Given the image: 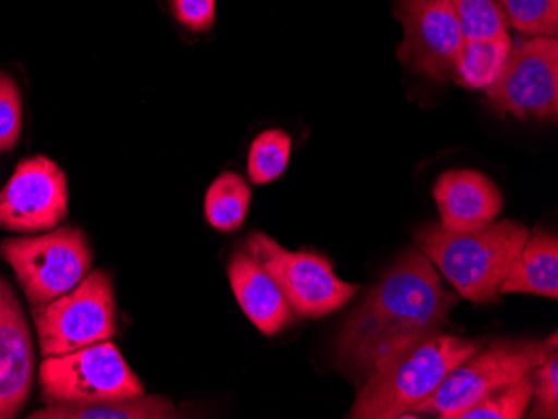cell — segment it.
<instances>
[{"label": "cell", "instance_id": "6da1fadb", "mask_svg": "<svg viewBox=\"0 0 558 419\" xmlns=\"http://www.w3.org/2000/svg\"><path fill=\"white\" fill-rule=\"evenodd\" d=\"M459 299L422 251L407 249L351 312L337 340V362L368 377L410 344L444 330Z\"/></svg>", "mask_w": 558, "mask_h": 419}, {"label": "cell", "instance_id": "7a4b0ae2", "mask_svg": "<svg viewBox=\"0 0 558 419\" xmlns=\"http://www.w3.org/2000/svg\"><path fill=\"white\" fill-rule=\"evenodd\" d=\"M529 236V227L504 219L466 231L428 224L415 241L462 298L485 305L500 299L501 286Z\"/></svg>", "mask_w": 558, "mask_h": 419}, {"label": "cell", "instance_id": "3957f363", "mask_svg": "<svg viewBox=\"0 0 558 419\" xmlns=\"http://www.w3.org/2000/svg\"><path fill=\"white\" fill-rule=\"evenodd\" d=\"M478 348L476 341L444 331L410 344L366 377L348 418H415L413 411Z\"/></svg>", "mask_w": 558, "mask_h": 419}, {"label": "cell", "instance_id": "277c9868", "mask_svg": "<svg viewBox=\"0 0 558 419\" xmlns=\"http://www.w3.org/2000/svg\"><path fill=\"white\" fill-rule=\"evenodd\" d=\"M557 355V334L545 341H495L457 366L413 415L459 419L465 409L487 398L488 394L529 377Z\"/></svg>", "mask_w": 558, "mask_h": 419}, {"label": "cell", "instance_id": "5b68a950", "mask_svg": "<svg viewBox=\"0 0 558 419\" xmlns=\"http://www.w3.org/2000/svg\"><path fill=\"white\" fill-rule=\"evenodd\" d=\"M0 256L14 269L19 286L34 308L74 289L93 271V249L83 230L59 227L37 237L0 243Z\"/></svg>", "mask_w": 558, "mask_h": 419}, {"label": "cell", "instance_id": "8992f818", "mask_svg": "<svg viewBox=\"0 0 558 419\" xmlns=\"http://www.w3.org/2000/svg\"><path fill=\"white\" fill-rule=\"evenodd\" d=\"M33 318L44 358L111 340L116 334L111 278L105 271H90L74 289L34 308Z\"/></svg>", "mask_w": 558, "mask_h": 419}, {"label": "cell", "instance_id": "52a82bcc", "mask_svg": "<svg viewBox=\"0 0 558 419\" xmlns=\"http://www.w3.org/2000/svg\"><path fill=\"white\" fill-rule=\"evenodd\" d=\"M246 249L258 258L300 318L340 311L360 291L359 284L340 280L325 256L290 251L268 234H251Z\"/></svg>", "mask_w": 558, "mask_h": 419}, {"label": "cell", "instance_id": "ba28073f", "mask_svg": "<svg viewBox=\"0 0 558 419\" xmlns=\"http://www.w3.org/2000/svg\"><path fill=\"white\" fill-rule=\"evenodd\" d=\"M40 386L47 403H93L144 394L140 378L111 341L47 356L40 365Z\"/></svg>", "mask_w": 558, "mask_h": 419}, {"label": "cell", "instance_id": "9c48e42d", "mask_svg": "<svg viewBox=\"0 0 558 419\" xmlns=\"http://www.w3.org/2000/svg\"><path fill=\"white\" fill-rule=\"evenodd\" d=\"M492 109L517 119L555 121L558 115V42L534 37L510 52L498 79L487 89Z\"/></svg>", "mask_w": 558, "mask_h": 419}, {"label": "cell", "instance_id": "30bf717a", "mask_svg": "<svg viewBox=\"0 0 558 419\" xmlns=\"http://www.w3.org/2000/svg\"><path fill=\"white\" fill-rule=\"evenodd\" d=\"M395 15L403 26L401 64L438 83L451 79L463 44L451 0H395Z\"/></svg>", "mask_w": 558, "mask_h": 419}, {"label": "cell", "instance_id": "8fae6325", "mask_svg": "<svg viewBox=\"0 0 558 419\" xmlns=\"http://www.w3.org/2000/svg\"><path fill=\"white\" fill-rule=\"evenodd\" d=\"M69 214L68 177L46 156L22 159L0 189V230L40 234L56 230Z\"/></svg>", "mask_w": 558, "mask_h": 419}, {"label": "cell", "instance_id": "7c38bea8", "mask_svg": "<svg viewBox=\"0 0 558 419\" xmlns=\"http://www.w3.org/2000/svg\"><path fill=\"white\" fill-rule=\"evenodd\" d=\"M34 380V348L21 303L0 278V419L24 408Z\"/></svg>", "mask_w": 558, "mask_h": 419}, {"label": "cell", "instance_id": "4fadbf2b", "mask_svg": "<svg viewBox=\"0 0 558 419\" xmlns=\"http://www.w3.org/2000/svg\"><path fill=\"white\" fill-rule=\"evenodd\" d=\"M228 278L238 305L263 334L275 336L296 324V315L283 291L247 249L231 258Z\"/></svg>", "mask_w": 558, "mask_h": 419}, {"label": "cell", "instance_id": "5bb4252c", "mask_svg": "<svg viewBox=\"0 0 558 419\" xmlns=\"http://www.w3.org/2000/svg\"><path fill=\"white\" fill-rule=\"evenodd\" d=\"M441 226L451 231L475 230L494 223L501 212V194L494 181L469 169H453L434 187Z\"/></svg>", "mask_w": 558, "mask_h": 419}, {"label": "cell", "instance_id": "9a60e30c", "mask_svg": "<svg viewBox=\"0 0 558 419\" xmlns=\"http://www.w3.org/2000/svg\"><path fill=\"white\" fill-rule=\"evenodd\" d=\"M505 294H532L542 298L558 296L557 234L535 231L523 244L522 251L500 289Z\"/></svg>", "mask_w": 558, "mask_h": 419}, {"label": "cell", "instance_id": "2e32d148", "mask_svg": "<svg viewBox=\"0 0 558 419\" xmlns=\"http://www.w3.org/2000/svg\"><path fill=\"white\" fill-rule=\"evenodd\" d=\"M33 419H172L180 411L165 396L141 394L136 398L102 399L93 403H49L33 412Z\"/></svg>", "mask_w": 558, "mask_h": 419}, {"label": "cell", "instance_id": "e0dca14e", "mask_svg": "<svg viewBox=\"0 0 558 419\" xmlns=\"http://www.w3.org/2000/svg\"><path fill=\"white\" fill-rule=\"evenodd\" d=\"M512 49L509 30L490 39L463 40L451 79L466 89L487 90L500 76Z\"/></svg>", "mask_w": 558, "mask_h": 419}, {"label": "cell", "instance_id": "ac0fdd59", "mask_svg": "<svg viewBox=\"0 0 558 419\" xmlns=\"http://www.w3.org/2000/svg\"><path fill=\"white\" fill-rule=\"evenodd\" d=\"M251 187L236 172H222L209 186L205 199L208 223L222 233L240 230L246 221Z\"/></svg>", "mask_w": 558, "mask_h": 419}, {"label": "cell", "instance_id": "d6986e66", "mask_svg": "<svg viewBox=\"0 0 558 419\" xmlns=\"http://www.w3.org/2000/svg\"><path fill=\"white\" fill-rule=\"evenodd\" d=\"M293 139L281 130H269L259 134L250 147L247 156V176L251 183H272L283 176L290 164Z\"/></svg>", "mask_w": 558, "mask_h": 419}, {"label": "cell", "instance_id": "ffe728a7", "mask_svg": "<svg viewBox=\"0 0 558 419\" xmlns=\"http://www.w3.org/2000/svg\"><path fill=\"white\" fill-rule=\"evenodd\" d=\"M534 394V374L501 387L465 409L459 419H520L526 415Z\"/></svg>", "mask_w": 558, "mask_h": 419}, {"label": "cell", "instance_id": "44dd1931", "mask_svg": "<svg viewBox=\"0 0 558 419\" xmlns=\"http://www.w3.org/2000/svg\"><path fill=\"white\" fill-rule=\"evenodd\" d=\"M463 40L490 39L509 30L498 0H451Z\"/></svg>", "mask_w": 558, "mask_h": 419}, {"label": "cell", "instance_id": "7402d4cb", "mask_svg": "<svg viewBox=\"0 0 558 419\" xmlns=\"http://www.w3.org/2000/svg\"><path fill=\"white\" fill-rule=\"evenodd\" d=\"M509 26L532 37H557L558 0H498Z\"/></svg>", "mask_w": 558, "mask_h": 419}, {"label": "cell", "instance_id": "603a6c76", "mask_svg": "<svg viewBox=\"0 0 558 419\" xmlns=\"http://www.w3.org/2000/svg\"><path fill=\"white\" fill-rule=\"evenodd\" d=\"M21 133V90L11 76L0 72V152L11 151Z\"/></svg>", "mask_w": 558, "mask_h": 419}, {"label": "cell", "instance_id": "cb8c5ba5", "mask_svg": "<svg viewBox=\"0 0 558 419\" xmlns=\"http://www.w3.org/2000/svg\"><path fill=\"white\" fill-rule=\"evenodd\" d=\"M534 408L529 418H558V355L538 366L534 373Z\"/></svg>", "mask_w": 558, "mask_h": 419}, {"label": "cell", "instance_id": "d4e9b609", "mask_svg": "<svg viewBox=\"0 0 558 419\" xmlns=\"http://www.w3.org/2000/svg\"><path fill=\"white\" fill-rule=\"evenodd\" d=\"M181 26L193 33H208L216 22V0H169Z\"/></svg>", "mask_w": 558, "mask_h": 419}]
</instances>
